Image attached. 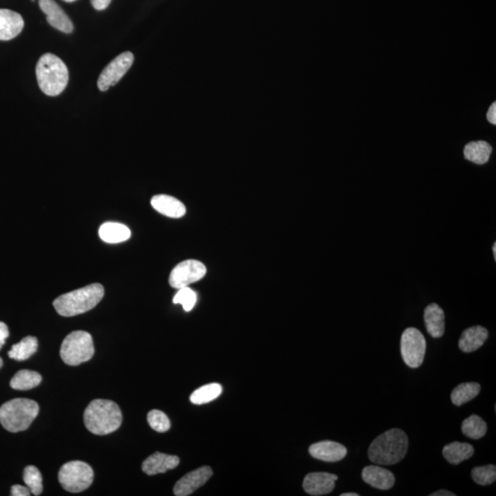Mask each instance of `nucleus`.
I'll list each match as a JSON object with an SVG mask.
<instances>
[{"instance_id":"1","label":"nucleus","mask_w":496,"mask_h":496,"mask_svg":"<svg viewBox=\"0 0 496 496\" xmlns=\"http://www.w3.org/2000/svg\"><path fill=\"white\" fill-rule=\"evenodd\" d=\"M409 441L403 430L392 428L377 437L368 450L369 459L379 465H394L405 458Z\"/></svg>"},{"instance_id":"4","label":"nucleus","mask_w":496,"mask_h":496,"mask_svg":"<svg viewBox=\"0 0 496 496\" xmlns=\"http://www.w3.org/2000/svg\"><path fill=\"white\" fill-rule=\"evenodd\" d=\"M39 86L48 96H58L66 88L69 80L66 64L57 56L46 54L39 59L36 66Z\"/></svg>"},{"instance_id":"36","label":"nucleus","mask_w":496,"mask_h":496,"mask_svg":"<svg viewBox=\"0 0 496 496\" xmlns=\"http://www.w3.org/2000/svg\"><path fill=\"white\" fill-rule=\"evenodd\" d=\"M487 119L492 125H496V103L494 102L490 107L488 112H487Z\"/></svg>"},{"instance_id":"40","label":"nucleus","mask_w":496,"mask_h":496,"mask_svg":"<svg viewBox=\"0 0 496 496\" xmlns=\"http://www.w3.org/2000/svg\"><path fill=\"white\" fill-rule=\"evenodd\" d=\"M2 365H3V360H2V358H0V368H1Z\"/></svg>"},{"instance_id":"31","label":"nucleus","mask_w":496,"mask_h":496,"mask_svg":"<svg viewBox=\"0 0 496 496\" xmlns=\"http://www.w3.org/2000/svg\"><path fill=\"white\" fill-rule=\"evenodd\" d=\"M147 421L150 427L156 432L164 433L169 430L170 421L167 414L160 410H152L147 414Z\"/></svg>"},{"instance_id":"13","label":"nucleus","mask_w":496,"mask_h":496,"mask_svg":"<svg viewBox=\"0 0 496 496\" xmlns=\"http://www.w3.org/2000/svg\"><path fill=\"white\" fill-rule=\"evenodd\" d=\"M39 5L41 10L46 14L47 21L50 25L63 33L73 32L74 26L72 21L55 0H39Z\"/></svg>"},{"instance_id":"28","label":"nucleus","mask_w":496,"mask_h":496,"mask_svg":"<svg viewBox=\"0 0 496 496\" xmlns=\"http://www.w3.org/2000/svg\"><path fill=\"white\" fill-rule=\"evenodd\" d=\"M221 391L223 389L218 383H211V385L201 387L190 395V402L194 405H204V403L212 402L219 397Z\"/></svg>"},{"instance_id":"9","label":"nucleus","mask_w":496,"mask_h":496,"mask_svg":"<svg viewBox=\"0 0 496 496\" xmlns=\"http://www.w3.org/2000/svg\"><path fill=\"white\" fill-rule=\"evenodd\" d=\"M207 268L203 263L198 260L189 259L176 265L171 271L169 284L171 287L178 288L189 287L192 283L197 282L206 275Z\"/></svg>"},{"instance_id":"25","label":"nucleus","mask_w":496,"mask_h":496,"mask_svg":"<svg viewBox=\"0 0 496 496\" xmlns=\"http://www.w3.org/2000/svg\"><path fill=\"white\" fill-rule=\"evenodd\" d=\"M480 392L481 385L478 383H463L454 388L451 401L453 405L461 406L477 397Z\"/></svg>"},{"instance_id":"30","label":"nucleus","mask_w":496,"mask_h":496,"mask_svg":"<svg viewBox=\"0 0 496 496\" xmlns=\"http://www.w3.org/2000/svg\"><path fill=\"white\" fill-rule=\"evenodd\" d=\"M472 477L479 486H490L496 480V467L495 465H486L473 468Z\"/></svg>"},{"instance_id":"39","label":"nucleus","mask_w":496,"mask_h":496,"mask_svg":"<svg viewBox=\"0 0 496 496\" xmlns=\"http://www.w3.org/2000/svg\"><path fill=\"white\" fill-rule=\"evenodd\" d=\"M493 253H494L495 260H496V243L493 246Z\"/></svg>"},{"instance_id":"20","label":"nucleus","mask_w":496,"mask_h":496,"mask_svg":"<svg viewBox=\"0 0 496 496\" xmlns=\"http://www.w3.org/2000/svg\"><path fill=\"white\" fill-rule=\"evenodd\" d=\"M425 323L428 333L434 338H441L445 332V313L437 304H431L425 309Z\"/></svg>"},{"instance_id":"22","label":"nucleus","mask_w":496,"mask_h":496,"mask_svg":"<svg viewBox=\"0 0 496 496\" xmlns=\"http://www.w3.org/2000/svg\"><path fill=\"white\" fill-rule=\"evenodd\" d=\"M99 235L106 243H122L131 237V230L125 224L109 221L100 226Z\"/></svg>"},{"instance_id":"5","label":"nucleus","mask_w":496,"mask_h":496,"mask_svg":"<svg viewBox=\"0 0 496 496\" xmlns=\"http://www.w3.org/2000/svg\"><path fill=\"white\" fill-rule=\"evenodd\" d=\"M39 410L35 401L25 398L10 400L0 407V423L10 432H21L29 428Z\"/></svg>"},{"instance_id":"26","label":"nucleus","mask_w":496,"mask_h":496,"mask_svg":"<svg viewBox=\"0 0 496 496\" xmlns=\"http://www.w3.org/2000/svg\"><path fill=\"white\" fill-rule=\"evenodd\" d=\"M42 376L38 372L22 369L17 372L10 380V387L19 391H27L40 385Z\"/></svg>"},{"instance_id":"32","label":"nucleus","mask_w":496,"mask_h":496,"mask_svg":"<svg viewBox=\"0 0 496 496\" xmlns=\"http://www.w3.org/2000/svg\"><path fill=\"white\" fill-rule=\"evenodd\" d=\"M197 302V295L189 287L179 288L178 293L174 297L173 302L175 304H181L186 312L193 309Z\"/></svg>"},{"instance_id":"41","label":"nucleus","mask_w":496,"mask_h":496,"mask_svg":"<svg viewBox=\"0 0 496 496\" xmlns=\"http://www.w3.org/2000/svg\"><path fill=\"white\" fill-rule=\"evenodd\" d=\"M64 1H66V2H74V1H75V0H64Z\"/></svg>"},{"instance_id":"14","label":"nucleus","mask_w":496,"mask_h":496,"mask_svg":"<svg viewBox=\"0 0 496 496\" xmlns=\"http://www.w3.org/2000/svg\"><path fill=\"white\" fill-rule=\"evenodd\" d=\"M310 455L319 461L338 462L347 456V450L345 446L333 441H320L315 443L309 448Z\"/></svg>"},{"instance_id":"37","label":"nucleus","mask_w":496,"mask_h":496,"mask_svg":"<svg viewBox=\"0 0 496 496\" xmlns=\"http://www.w3.org/2000/svg\"><path fill=\"white\" fill-rule=\"evenodd\" d=\"M430 495V496H455L456 495L454 494V493L447 491V490H441V491L433 493V494H431Z\"/></svg>"},{"instance_id":"34","label":"nucleus","mask_w":496,"mask_h":496,"mask_svg":"<svg viewBox=\"0 0 496 496\" xmlns=\"http://www.w3.org/2000/svg\"><path fill=\"white\" fill-rule=\"evenodd\" d=\"M8 336H10V331H8L7 324L0 322V349L4 346Z\"/></svg>"},{"instance_id":"10","label":"nucleus","mask_w":496,"mask_h":496,"mask_svg":"<svg viewBox=\"0 0 496 496\" xmlns=\"http://www.w3.org/2000/svg\"><path fill=\"white\" fill-rule=\"evenodd\" d=\"M134 60V56L131 52L122 53L112 60L103 70L98 80V86L100 91H108L111 86L116 85L133 66Z\"/></svg>"},{"instance_id":"8","label":"nucleus","mask_w":496,"mask_h":496,"mask_svg":"<svg viewBox=\"0 0 496 496\" xmlns=\"http://www.w3.org/2000/svg\"><path fill=\"white\" fill-rule=\"evenodd\" d=\"M427 342L425 336L414 327L403 331L401 338V353L403 361L410 368H419L424 361Z\"/></svg>"},{"instance_id":"27","label":"nucleus","mask_w":496,"mask_h":496,"mask_svg":"<svg viewBox=\"0 0 496 496\" xmlns=\"http://www.w3.org/2000/svg\"><path fill=\"white\" fill-rule=\"evenodd\" d=\"M461 431L467 438L480 439L486 436L487 425L477 414H472L462 422Z\"/></svg>"},{"instance_id":"18","label":"nucleus","mask_w":496,"mask_h":496,"mask_svg":"<svg viewBox=\"0 0 496 496\" xmlns=\"http://www.w3.org/2000/svg\"><path fill=\"white\" fill-rule=\"evenodd\" d=\"M153 208L170 218H181L186 214V207L178 199L168 195H156L151 200Z\"/></svg>"},{"instance_id":"7","label":"nucleus","mask_w":496,"mask_h":496,"mask_svg":"<svg viewBox=\"0 0 496 496\" xmlns=\"http://www.w3.org/2000/svg\"><path fill=\"white\" fill-rule=\"evenodd\" d=\"M94 472L86 462L74 461L61 467L58 473L59 483L70 493L85 491L93 483Z\"/></svg>"},{"instance_id":"12","label":"nucleus","mask_w":496,"mask_h":496,"mask_svg":"<svg viewBox=\"0 0 496 496\" xmlns=\"http://www.w3.org/2000/svg\"><path fill=\"white\" fill-rule=\"evenodd\" d=\"M338 476L329 472H312L305 476L304 481V491L310 495H326L335 489Z\"/></svg>"},{"instance_id":"29","label":"nucleus","mask_w":496,"mask_h":496,"mask_svg":"<svg viewBox=\"0 0 496 496\" xmlns=\"http://www.w3.org/2000/svg\"><path fill=\"white\" fill-rule=\"evenodd\" d=\"M24 481L33 495H40L43 493V477L35 466L30 465L25 468Z\"/></svg>"},{"instance_id":"11","label":"nucleus","mask_w":496,"mask_h":496,"mask_svg":"<svg viewBox=\"0 0 496 496\" xmlns=\"http://www.w3.org/2000/svg\"><path fill=\"white\" fill-rule=\"evenodd\" d=\"M212 476V470L208 466L199 468L192 472L183 476L174 487V495L176 496H187L193 494L196 490L201 488Z\"/></svg>"},{"instance_id":"38","label":"nucleus","mask_w":496,"mask_h":496,"mask_svg":"<svg viewBox=\"0 0 496 496\" xmlns=\"http://www.w3.org/2000/svg\"><path fill=\"white\" fill-rule=\"evenodd\" d=\"M341 496H358V494H355V493H345V494H342Z\"/></svg>"},{"instance_id":"3","label":"nucleus","mask_w":496,"mask_h":496,"mask_svg":"<svg viewBox=\"0 0 496 496\" xmlns=\"http://www.w3.org/2000/svg\"><path fill=\"white\" fill-rule=\"evenodd\" d=\"M103 297L104 288L100 283H94L59 296L54 301V307L59 315L71 318L93 309Z\"/></svg>"},{"instance_id":"17","label":"nucleus","mask_w":496,"mask_h":496,"mask_svg":"<svg viewBox=\"0 0 496 496\" xmlns=\"http://www.w3.org/2000/svg\"><path fill=\"white\" fill-rule=\"evenodd\" d=\"M179 464V459L176 456L156 452L148 457L143 463L142 469L145 475H156L167 470L175 469Z\"/></svg>"},{"instance_id":"2","label":"nucleus","mask_w":496,"mask_h":496,"mask_svg":"<svg viewBox=\"0 0 496 496\" xmlns=\"http://www.w3.org/2000/svg\"><path fill=\"white\" fill-rule=\"evenodd\" d=\"M122 422V411L110 400L92 401L84 412V423L92 434L108 435L116 431Z\"/></svg>"},{"instance_id":"16","label":"nucleus","mask_w":496,"mask_h":496,"mask_svg":"<svg viewBox=\"0 0 496 496\" xmlns=\"http://www.w3.org/2000/svg\"><path fill=\"white\" fill-rule=\"evenodd\" d=\"M362 479L369 486L379 490H389L394 487L395 477L394 473L376 465L364 468Z\"/></svg>"},{"instance_id":"24","label":"nucleus","mask_w":496,"mask_h":496,"mask_svg":"<svg viewBox=\"0 0 496 496\" xmlns=\"http://www.w3.org/2000/svg\"><path fill=\"white\" fill-rule=\"evenodd\" d=\"M38 349V340L35 336H26L18 344L14 345L10 351L8 357L12 360L24 361L32 357Z\"/></svg>"},{"instance_id":"33","label":"nucleus","mask_w":496,"mask_h":496,"mask_svg":"<svg viewBox=\"0 0 496 496\" xmlns=\"http://www.w3.org/2000/svg\"><path fill=\"white\" fill-rule=\"evenodd\" d=\"M30 495H32V493H30V489L28 488L27 486L16 484V486H13L12 488H11V495L12 496H29Z\"/></svg>"},{"instance_id":"23","label":"nucleus","mask_w":496,"mask_h":496,"mask_svg":"<svg viewBox=\"0 0 496 496\" xmlns=\"http://www.w3.org/2000/svg\"><path fill=\"white\" fill-rule=\"evenodd\" d=\"M493 148L486 141L469 143L464 148V158L472 163L484 165L488 162Z\"/></svg>"},{"instance_id":"35","label":"nucleus","mask_w":496,"mask_h":496,"mask_svg":"<svg viewBox=\"0 0 496 496\" xmlns=\"http://www.w3.org/2000/svg\"><path fill=\"white\" fill-rule=\"evenodd\" d=\"M92 6L97 10H103L109 7L111 4V0H91Z\"/></svg>"},{"instance_id":"6","label":"nucleus","mask_w":496,"mask_h":496,"mask_svg":"<svg viewBox=\"0 0 496 496\" xmlns=\"http://www.w3.org/2000/svg\"><path fill=\"white\" fill-rule=\"evenodd\" d=\"M94 352L93 339L91 333L85 331H74L62 343L60 356L67 365L77 366L91 360Z\"/></svg>"},{"instance_id":"21","label":"nucleus","mask_w":496,"mask_h":496,"mask_svg":"<svg viewBox=\"0 0 496 496\" xmlns=\"http://www.w3.org/2000/svg\"><path fill=\"white\" fill-rule=\"evenodd\" d=\"M443 456L450 464L459 465L462 461L472 458L475 448L469 443L452 442L443 448Z\"/></svg>"},{"instance_id":"15","label":"nucleus","mask_w":496,"mask_h":496,"mask_svg":"<svg viewBox=\"0 0 496 496\" xmlns=\"http://www.w3.org/2000/svg\"><path fill=\"white\" fill-rule=\"evenodd\" d=\"M24 21L21 14L0 8V41L17 37L24 30Z\"/></svg>"},{"instance_id":"19","label":"nucleus","mask_w":496,"mask_h":496,"mask_svg":"<svg viewBox=\"0 0 496 496\" xmlns=\"http://www.w3.org/2000/svg\"><path fill=\"white\" fill-rule=\"evenodd\" d=\"M488 336V330L484 327H470L461 333L459 340V349L465 353L475 352L484 346Z\"/></svg>"}]
</instances>
